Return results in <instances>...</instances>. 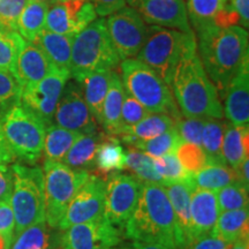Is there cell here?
Instances as JSON below:
<instances>
[{"label":"cell","instance_id":"cell-36","mask_svg":"<svg viewBox=\"0 0 249 249\" xmlns=\"http://www.w3.org/2000/svg\"><path fill=\"white\" fill-rule=\"evenodd\" d=\"M124 170H128L134 174V178L143 183H158V185L164 183L163 179L155 169L154 158L138 149L126 152Z\"/></svg>","mask_w":249,"mask_h":249},{"label":"cell","instance_id":"cell-3","mask_svg":"<svg viewBox=\"0 0 249 249\" xmlns=\"http://www.w3.org/2000/svg\"><path fill=\"white\" fill-rule=\"evenodd\" d=\"M170 89L185 118L223 119L218 90L205 73L197 51L186 55L177 65L170 81Z\"/></svg>","mask_w":249,"mask_h":249},{"label":"cell","instance_id":"cell-32","mask_svg":"<svg viewBox=\"0 0 249 249\" xmlns=\"http://www.w3.org/2000/svg\"><path fill=\"white\" fill-rule=\"evenodd\" d=\"M226 0H187V15L196 34L214 27L216 18L225 7Z\"/></svg>","mask_w":249,"mask_h":249},{"label":"cell","instance_id":"cell-18","mask_svg":"<svg viewBox=\"0 0 249 249\" xmlns=\"http://www.w3.org/2000/svg\"><path fill=\"white\" fill-rule=\"evenodd\" d=\"M219 214L216 192L193 187L191 197L192 241L211 234Z\"/></svg>","mask_w":249,"mask_h":249},{"label":"cell","instance_id":"cell-12","mask_svg":"<svg viewBox=\"0 0 249 249\" xmlns=\"http://www.w3.org/2000/svg\"><path fill=\"white\" fill-rule=\"evenodd\" d=\"M70 79V71H59L50 74L38 82L22 87L20 102L49 126L53 120L62 90Z\"/></svg>","mask_w":249,"mask_h":249},{"label":"cell","instance_id":"cell-38","mask_svg":"<svg viewBox=\"0 0 249 249\" xmlns=\"http://www.w3.org/2000/svg\"><path fill=\"white\" fill-rule=\"evenodd\" d=\"M24 39L17 31H9L0 28V71L15 73L18 52Z\"/></svg>","mask_w":249,"mask_h":249},{"label":"cell","instance_id":"cell-55","mask_svg":"<svg viewBox=\"0 0 249 249\" xmlns=\"http://www.w3.org/2000/svg\"><path fill=\"white\" fill-rule=\"evenodd\" d=\"M105 249H124V248H113V247H111V248H105Z\"/></svg>","mask_w":249,"mask_h":249},{"label":"cell","instance_id":"cell-49","mask_svg":"<svg viewBox=\"0 0 249 249\" xmlns=\"http://www.w3.org/2000/svg\"><path fill=\"white\" fill-rule=\"evenodd\" d=\"M13 187L12 171L8 165L0 164V202L9 201Z\"/></svg>","mask_w":249,"mask_h":249},{"label":"cell","instance_id":"cell-30","mask_svg":"<svg viewBox=\"0 0 249 249\" xmlns=\"http://www.w3.org/2000/svg\"><path fill=\"white\" fill-rule=\"evenodd\" d=\"M126 161V151L119 139L107 135L98 145L95 157V167L99 176H110L117 171L124 170ZM98 176V177H99Z\"/></svg>","mask_w":249,"mask_h":249},{"label":"cell","instance_id":"cell-15","mask_svg":"<svg viewBox=\"0 0 249 249\" xmlns=\"http://www.w3.org/2000/svg\"><path fill=\"white\" fill-rule=\"evenodd\" d=\"M104 201L105 181L97 174H90L71 201L59 230L104 217Z\"/></svg>","mask_w":249,"mask_h":249},{"label":"cell","instance_id":"cell-31","mask_svg":"<svg viewBox=\"0 0 249 249\" xmlns=\"http://www.w3.org/2000/svg\"><path fill=\"white\" fill-rule=\"evenodd\" d=\"M191 181L197 188L217 192L233 182L240 181V178L238 172L227 164H208L204 169L192 174Z\"/></svg>","mask_w":249,"mask_h":249},{"label":"cell","instance_id":"cell-39","mask_svg":"<svg viewBox=\"0 0 249 249\" xmlns=\"http://www.w3.org/2000/svg\"><path fill=\"white\" fill-rule=\"evenodd\" d=\"M220 213L248 209V187L238 181L216 192Z\"/></svg>","mask_w":249,"mask_h":249},{"label":"cell","instance_id":"cell-56","mask_svg":"<svg viewBox=\"0 0 249 249\" xmlns=\"http://www.w3.org/2000/svg\"><path fill=\"white\" fill-rule=\"evenodd\" d=\"M55 1L58 2V1H62V0H55ZM89 1H92V0H89Z\"/></svg>","mask_w":249,"mask_h":249},{"label":"cell","instance_id":"cell-26","mask_svg":"<svg viewBox=\"0 0 249 249\" xmlns=\"http://www.w3.org/2000/svg\"><path fill=\"white\" fill-rule=\"evenodd\" d=\"M211 235L217 236L229 244L248 240L249 213L248 209L220 213Z\"/></svg>","mask_w":249,"mask_h":249},{"label":"cell","instance_id":"cell-47","mask_svg":"<svg viewBox=\"0 0 249 249\" xmlns=\"http://www.w3.org/2000/svg\"><path fill=\"white\" fill-rule=\"evenodd\" d=\"M231 245L217 236L209 234L191 241L185 249H227Z\"/></svg>","mask_w":249,"mask_h":249},{"label":"cell","instance_id":"cell-10","mask_svg":"<svg viewBox=\"0 0 249 249\" xmlns=\"http://www.w3.org/2000/svg\"><path fill=\"white\" fill-rule=\"evenodd\" d=\"M105 23L120 60L136 57L148 33V27L141 15L129 6H124L108 15Z\"/></svg>","mask_w":249,"mask_h":249},{"label":"cell","instance_id":"cell-41","mask_svg":"<svg viewBox=\"0 0 249 249\" xmlns=\"http://www.w3.org/2000/svg\"><path fill=\"white\" fill-rule=\"evenodd\" d=\"M176 156L183 169L191 174H195L209 164L203 149L192 143H180L176 150Z\"/></svg>","mask_w":249,"mask_h":249},{"label":"cell","instance_id":"cell-54","mask_svg":"<svg viewBox=\"0 0 249 249\" xmlns=\"http://www.w3.org/2000/svg\"><path fill=\"white\" fill-rule=\"evenodd\" d=\"M31 1H37V2H44V4H46V5H49V6H51V5H53V4H55V0H31Z\"/></svg>","mask_w":249,"mask_h":249},{"label":"cell","instance_id":"cell-29","mask_svg":"<svg viewBox=\"0 0 249 249\" xmlns=\"http://www.w3.org/2000/svg\"><path fill=\"white\" fill-rule=\"evenodd\" d=\"M124 89L119 73L112 71L110 87L102 107V123L104 129L113 136L120 126L121 107L124 98Z\"/></svg>","mask_w":249,"mask_h":249},{"label":"cell","instance_id":"cell-27","mask_svg":"<svg viewBox=\"0 0 249 249\" xmlns=\"http://www.w3.org/2000/svg\"><path fill=\"white\" fill-rule=\"evenodd\" d=\"M105 138L107 135L99 132L82 134V136L71 145L61 163L74 170L92 169L95 166L96 151Z\"/></svg>","mask_w":249,"mask_h":249},{"label":"cell","instance_id":"cell-1","mask_svg":"<svg viewBox=\"0 0 249 249\" xmlns=\"http://www.w3.org/2000/svg\"><path fill=\"white\" fill-rule=\"evenodd\" d=\"M248 50L247 29L240 26L211 27L198 34V58L222 97L230 82L249 68Z\"/></svg>","mask_w":249,"mask_h":249},{"label":"cell","instance_id":"cell-46","mask_svg":"<svg viewBox=\"0 0 249 249\" xmlns=\"http://www.w3.org/2000/svg\"><path fill=\"white\" fill-rule=\"evenodd\" d=\"M15 218L9 201L0 202V234L14 236Z\"/></svg>","mask_w":249,"mask_h":249},{"label":"cell","instance_id":"cell-42","mask_svg":"<svg viewBox=\"0 0 249 249\" xmlns=\"http://www.w3.org/2000/svg\"><path fill=\"white\" fill-rule=\"evenodd\" d=\"M149 114H150V112L143 107L141 103H139L135 98L129 96L128 93H124L123 107H121L120 126L113 136H117L118 134L124 129L130 128L134 124L144 119Z\"/></svg>","mask_w":249,"mask_h":249},{"label":"cell","instance_id":"cell-48","mask_svg":"<svg viewBox=\"0 0 249 249\" xmlns=\"http://www.w3.org/2000/svg\"><path fill=\"white\" fill-rule=\"evenodd\" d=\"M91 2L99 17H108L126 6V0H92Z\"/></svg>","mask_w":249,"mask_h":249},{"label":"cell","instance_id":"cell-37","mask_svg":"<svg viewBox=\"0 0 249 249\" xmlns=\"http://www.w3.org/2000/svg\"><path fill=\"white\" fill-rule=\"evenodd\" d=\"M180 143H181V139L177 129L173 128L148 141L135 143L132 147L144 152L152 158H158L165 155L174 154Z\"/></svg>","mask_w":249,"mask_h":249},{"label":"cell","instance_id":"cell-14","mask_svg":"<svg viewBox=\"0 0 249 249\" xmlns=\"http://www.w3.org/2000/svg\"><path fill=\"white\" fill-rule=\"evenodd\" d=\"M53 120L55 124L81 134L98 132L97 121L90 112L83 98L82 90L76 81L66 83L55 107Z\"/></svg>","mask_w":249,"mask_h":249},{"label":"cell","instance_id":"cell-40","mask_svg":"<svg viewBox=\"0 0 249 249\" xmlns=\"http://www.w3.org/2000/svg\"><path fill=\"white\" fill-rule=\"evenodd\" d=\"M155 169L164 182L191 181L192 174L183 169L177 158L176 152L154 158Z\"/></svg>","mask_w":249,"mask_h":249},{"label":"cell","instance_id":"cell-17","mask_svg":"<svg viewBox=\"0 0 249 249\" xmlns=\"http://www.w3.org/2000/svg\"><path fill=\"white\" fill-rule=\"evenodd\" d=\"M126 2L150 26L194 34L187 15L185 0H126Z\"/></svg>","mask_w":249,"mask_h":249},{"label":"cell","instance_id":"cell-24","mask_svg":"<svg viewBox=\"0 0 249 249\" xmlns=\"http://www.w3.org/2000/svg\"><path fill=\"white\" fill-rule=\"evenodd\" d=\"M31 43L38 46L58 70L70 71L73 46L71 37L59 35L44 29Z\"/></svg>","mask_w":249,"mask_h":249},{"label":"cell","instance_id":"cell-45","mask_svg":"<svg viewBox=\"0 0 249 249\" xmlns=\"http://www.w3.org/2000/svg\"><path fill=\"white\" fill-rule=\"evenodd\" d=\"M29 0H0V28L17 31L18 20Z\"/></svg>","mask_w":249,"mask_h":249},{"label":"cell","instance_id":"cell-4","mask_svg":"<svg viewBox=\"0 0 249 249\" xmlns=\"http://www.w3.org/2000/svg\"><path fill=\"white\" fill-rule=\"evenodd\" d=\"M119 65V75L126 93L150 113L167 114L176 121L181 118L169 85L154 70L135 58L124 59Z\"/></svg>","mask_w":249,"mask_h":249},{"label":"cell","instance_id":"cell-20","mask_svg":"<svg viewBox=\"0 0 249 249\" xmlns=\"http://www.w3.org/2000/svg\"><path fill=\"white\" fill-rule=\"evenodd\" d=\"M224 116L234 126L249 124V70H245L233 79L224 93Z\"/></svg>","mask_w":249,"mask_h":249},{"label":"cell","instance_id":"cell-28","mask_svg":"<svg viewBox=\"0 0 249 249\" xmlns=\"http://www.w3.org/2000/svg\"><path fill=\"white\" fill-rule=\"evenodd\" d=\"M223 157L225 163L235 171L249 152V128L248 126H234L227 123L223 138Z\"/></svg>","mask_w":249,"mask_h":249},{"label":"cell","instance_id":"cell-51","mask_svg":"<svg viewBox=\"0 0 249 249\" xmlns=\"http://www.w3.org/2000/svg\"><path fill=\"white\" fill-rule=\"evenodd\" d=\"M15 156L13 155L11 149H9L7 142H6L4 132H2V126L0 123V164L8 165L13 163Z\"/></svg>","mask_w":249,"mask_h":249},{"label":"cell","instance_id":"cell-23","mask_svg":"<svg viewBox=\"0 0 249 249\" xmlns=\"http://www.w3.org/2000/svg\"><path fill=\"white\" fill-rule=\"evenodd\" d=\"M112 71H95L76 81L81 87L83 98L90 112L99 124L102 123V107L105 96L108 91V87H110Z\"/></svg>","mask_w":249,"mask_h":249},{"label":"cell","instance_id":"cell-13","mask_svg":"<svg viewBox=\"0 0 249 249\" xmlns=\"http://www.w3.org/2000/svg\"><path fill=\"white\" fill-rule=\"evenodd\" d=\"M97 18L89 0H62L48 9L45 29L74 38Z\"/></svg>","mask_w":249,"mask_h":249},{"label":"cell","instance_id":"cell-50","mask_svg":"<svg viewBox=\"0 0 249 249\" xmlns=\"http://www.w3.org/2000/svg\"><path fill=\"white\" fill-rule=\"evenodd\" d=\"M226 2L238 14L240 27L247 29L249 24V0H226Z\"/></svg>","mask_w":249,"mask_h":249},{"label":"cell","instance_id":"cell-52","mask_svg":"<svg viewBox=\"0 0 249 249\" xmlns=\"http://www.w3.org/2000/svg\"><path fill=\"white\" fill-rule=\"evenodd\" d=\"M124 249H172L166 247V246L158 245V244H149V242H140V241H133L128 247Z\"/></svg>","mask_w":249,"mask_h":249},{"label":"cell","instance_id":"cell-21","mask_svg":"<svg viewBox=\"0 0 249 249\" xmlns=\"http://www.w3.org/2000/svg\"><path fill=\"white\" fill-rule=\"evenodd\" d=\"M163 187L169 197L176 217L177 227L181 238L183 249L192 241L191 236V197L192 181L164 182Z\"/></svg>","mask_w":249,"mask_h":249},{"label":"cell","instance_id":"cell-35","mask_svg":"<svg viewBox=\"0 0 249 249\" xmlns=\"http://www.w3.org/2000/svg\"><path fill=\"white\" fill-rule=\"evenodd\" d=\"M226 124L222 119H205L201 148L203 149L209 164H226L222 152Z\"/></svg>","mask_w":249,"mask_h":249},{"label":"cell","instance_id":"cell-34","mask_svg":"<svg viewBox=\"0 0 249 249\" xmlns=\"http://www.w3.org/2000/svg\"><path fill=\"white\" fill-rule=\"evenodd\" d=\"M50 6L44 2L29 1L18 20L17 33L27 42H34L45 29V20Z\"/></svg>","mask_w":249,"mask_h":249},{"label":"cell","instance_id":"cell-53","mask_svg":"<svg viewBox=\"0 0 249 249\" xmlns=\"http://www.w3.org/2000/svg\"><path fill=\"white\" fill-rule=\"evenodd\" d=\"M227 249H249V240L232 244Z\"/></svg>","mask_w":249,"mask_h":249},{"label":"cell","instance_id":"cell-16","mask_svg":"<svg viewBox=\"0 0 249 249\" xmlns=\"http://www.w3.org/2000/svg\"><path fill=\"white\" fill-rule=\"evenodd\" d=\"M119 229L104 217L81 223L65 230L61 235V249H105L120 242Z\"/></svg>","mask_w":249,"mask_h":249},{"label":"cell","instance_id":"cell-25","mask_svg":"<svg viewBox=\"0 0 249 249\" xmlns=\"http://www.w3.org/2000/svg\"><path fill=\"white\" fill-rule=\"evenodd\" d=\"M46 222H39L13 236L9 249H61V236Z\"/></svg>","mask_w":249,"mask_h":249},{"label":"cell","instance_id":"cell-8","mask_svg":"<svg viewBox=\"0 0 249 249\" xmlns=\"http://www.w3.org/2000/svg\"><path fill=\"white\" fill-rule=\"evenodd\" d=\"M0 123L15 158L27 164L37 163L44 149V121L18 101L0 114Z\"/></svg>","mask_w":249,"mask_h":249},{"label":"cell","instance_id":"cell-2","mask_svg":"<svg viewBox=\"0 0 249 249\" xmlns=\"http://www.w3.org/2000/svg\"><path fill=\"white\" fill-rule=\"evenodd\" d=\"M126 235L134 241L183 249L172 205L163 185L142 183L138 204L126 223Z\"/></svg>","mask_w":249,"mask_h":249},{"label":"cell","instance_id":"cell-44","mask_svg":"<svg viewBox=\"0 0 249 249\" xmlns=\"http://www.w3.org/2000/svg\"><path fill=\"white\" fill-rule=\"evenodd\" d=\"M205 119L200 118H180L176 121V129L178 132L181 142L192 143L200 145L202 141V132H203Z\"/></svg>","mask_w":249,"mask_h":249},{"label":"cell","instance_id":"cell-11","mask_svg":"<svg viewBox=\"0 0 249 249\" xmlns=\"http://www.w3.org/2000/svg\"><path fill=\"white\" fill-rule=\"evenodd\" d=\"M142 183L127 174L112 173L105 181L104 218L112 225L124 226L138 204Z\"/></svg>","mask_w":249,"mask_h":249},{"label":"cell","instance_id":"cell-7","mask_svg":"<svg viewBox=\"0 0 249 249\" xmlns=\"http://www.w3.org/2000/svg\"><path fill=\"white\" fill-rule=\"evenodd\" d=\"M13 187L9 198L15 218L14 236L24 229L45 220L44 173L37 166L12 165Z\"/></svg>","mask_w":249,"mask_h":249},{"label":"cell","instance_id":"cell-5","mask_svg":"<svg viewBox=\"0 0 249 249\" xmlns=\"http://www.w3.org/2000/svg\"><path fill=\"white\" fill-rule=\"evenodd\" d=\"M120 58L108 36L105 18H96L73 38L71 77L79 81L90 73L114 71Z\"/></svg>","mask_w":249,"mask_h":249},{"label":"cell","instance_id":"cell-43","mask_svg":"<svg viewBox=\"0 0 249 249\" xmlns=\"http://www.w3.org/2000/svg\"><path fill=\"white\" fill-rule=\"evenodd\" d=\"M21 87L14 74L0 71V112L11 107L14 103L20 101Z\"/></svg>","mask_w":249,"mask_h":249},{"label":"cell","instance_id":"cell-22","mask_svg":"<svg viewBox=\"0 0 249 249\" xmlns=\"http://www.w3.org/2000/svg\"><path fill=\"white\" fill-rule=\"evenodd\" d=\"M173 128H176V120L172 117L164 113H150L130 128L120 132L117 136L132 147L135 143L148 141Z\"/></svg>","mask_w":249,"mask_h":249},{"label":"cell","instance_id":"cell-9","mask_svg":"<svg viewBox=\"0 0 249 249\" xmlns=\"http://www.w3.org/2000/svg\"><path fill=\"white\" fill-rule=\"evenodd\" d=\"M45 189V222L59 230L71 201L90 173L87 170H74L61 161L45 160L43 166Z\"/></svg>","mask_w":249,"mask_h":249},{"label":"cell","instance_id":"cell-33","mask_svg":"<svg viewBox=\"0 0 249 249\" xmlns=\"http://www.w3.org/2000/svg\"><path fill=\"white\" fill-rule=\"evenodd\" d=\"M81 136H82L81 133L62 128L55 124L46 126L44 149H43L46 160L62 161L71 145Z\"/></svg>","mask_w":249,"mask_h":249},{"label":"cell","instance_id":"cell-19","mask_svg":"<svg viewBox=\"0 0 249 249\" xmlns=\"http://www.w3.org/2000/svg\"><path fill=\"white\" fill-rule=\"evenodd\" d=\"M59 71L38 46L24 40L18 52L14 73L21 87L38 82Z\"/></svg>","mask_w":249,"mask_h":249},{"label":"cell","instance_id":"cell-6","mask_svg":"<svg viewBox=\"0 0 249 249\" xmlns=\"http://www.w3.org/2000/svg\"><path fill=\"white\" fill-rule=\"evenodd\" d=\"M195 51H197V42L194 34L149 26L147 37L136 59L154 70L170 87L177 65Z\"/></svg>","mask_w":249,"mask_h":249}]
</instances>
